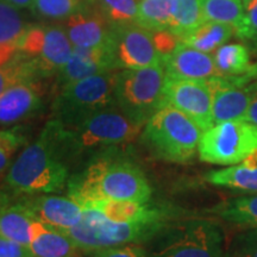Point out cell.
I'll list each match as a JSON object with an SVG mask.
<instances>
[{"label":"cell","instance_id":"1","mask_svg":"<svg viewBox=\"0 0 257 257\" xmlns=\"http://www.w3.org/2000/svg\"><path fill=\"white\" fill-rule=\"evenodd\" d=\"M70 179L69 163L60 142V124L50 119L36 141L25 147L10 166L4 186L17 195L61 192Z\"/></svg>","mask_w":257,"mask_h":257},{"label":"cell","instance_id":"2","mask_svg":"<svg viewBox=\"0 0 257 257\" xmlns=\"http://www.w3.org/2000/svg\"><path fill=\"white\" fill-rule=\"evenodd\" d=\"M152 195L153 188L144 172L126 157H99L81 174L70 178L68 181V197L82 207L99 200L147 204Z\"/></svg>","mask_w":257,"mask_h":257},{"label":"cell","instance_id":"3","mask_svg":"<svg viewBox=\"0 0 257 257\" xmlns=\"http://www.w3.org/2000/svg\"><path fill=\"white\" fill-rule=\"evenodd\" d=\"M59 124L61 148L68 163L85 154L133 142L142 130L118 107L98 112L72 126Z\"/></svg>","mask_w":257,"mask_h":257},{"label":"cell","instance_id":"4","mask_svg":"<svg viewBox=\"0 0 257 257\" xmlns=\"http://www.w3.org/2000/svg\"><path fill=\"white\" fill-rule=\"evenodd\" d=\"M202 130L178 108L163 104L147 121L141 140L156 159L188 163L198 153Z\"/></svg>","mask_w":257,"mask_h":257},{"label":"cell","instance_id":"5","mask_svg":"<svg viewBox=\"0 0 257 257\" xmlns=\"http://www.w3.org/2000/svg\"><path fill=\"white\" fill-rule=\"evenodd\" d=\"M152 257H224V233L202 218L170 220L148 242Z\"/></svg>","mask_w":257,"mask_h":257},{"label":"cell","instance_id":"6","mask_svg":"<svg viewBox=\"0 0 257 257\" xmlns=\"http://www.w3.org/2000/svg\"><path fill=\"white\" fill-rule=\"evenodd\" d=\"M170 220L173 219L119 223L107 219L93 208H83L81 221L63 231L82 252H89L125 244L148 243Z\"/></svg>","mask_w":257,"mask_h":257},{"label":"cell","instance_id":"7","mask_svg":"<svg viewBox=\"0 0 257 257\" xmlns=\"http://www.w3.org/2000/svg\"><path fill=\"white\" fill-rule=\"evenodd\" d=\"M118 70L98 74L60 88L53 102L51 119L72 126L108 108L117 107L114 96Z\"/></svg>","mask_w":257,"mask_h":257},{"label":"cell","instance_id":"8","mask_svg":"<svg viewBox=\"0 0 257 257\" xmlns=\"http://www.w3.org/2000/svg\"><path fill=\"white\" fill-rule=\"evenodd\" d=\"M163 63L140 69L118 70L114 96L117 107L133 123L143 127L165 104Z\"/></svg>","mask_w":257,"mask_h":257},{"label":"cell","instance_id":"9","mask_svg":"<svg viewBox=\"0 0 257 257\" xmlns=\"http://www.w3.org/2000/svg\"><path fill=\"white\" fill-rule=\"evenodd\" d=\"M257 152V124L248 120L223 121L204 131L198 154L202 162L218 166L242 163Z\"/></svg>","mask_w":257,"mask_h":257},{"label":"cell","instance_id":"10","mask_svg":"<svg viewBox=\"0 0 257 257\" xmlns=\"http://www.w3.org/2000/svg\"><path fill=\"white\" fill-rule=\"evenodd\" d=\"M18 53L30 61L38 78H46L68 62L73 44L62 25L31 24L19 41Z\"/></svg>","mask_w":257,"mask_h":257},{"label":"cell","instance_id":"11","mask_svg":"<svg viewBox=\"0 0 257 257\" xmlns=\"http://www.w3.org/2000/svg\"><path fill=\"white\" fill-rule=\"evenodd\" d=\"M165 104H169L194 121L202 133L213 125L212 88L208 80L166 79Z\"/></svg>","mask_w":257,"mask_h":257},{"label":"cell","instance_id":"12","mask_svg":"<svg viewBox=\"0 0 257 257\" xmlns=\"http://www.w3.org/2000/svg\"><path fill=\"white\" fill-rule=\"evenodd\" d=\"M114 60L118 70L140 69L163 63L155 32L137 24L118 27L115 31Z\"/></svg>","mask_w":257,"mask_h":257},{"label":"cell","instance_id":"13","mask_svg":"<svg viewBox=\"0 0 257 257\" xmlns=\"http://www.w3.org/2000/svg\"><path fill=\"white\" fill-rule=\"evenodd\" d=\"M212 88L213 125L223 121L244 120L253 96L257 94V80L249 85H238L224 76L208 79Z\"/></svg>","mask_w":257,"mask_h":257},{"label":"cell","instance_id":"14","mask_svg":"<svg viewBox=\"0 0 257 257\" xmlns=\"http://www.w3.org/2000/svg\"><path fill=\"white\" fill-rule=\"evenodd\" d=\"M62 28L73 47L114 49L117 27L89 5L62 22Z\"/></svg>","mask_w":257,"mask_h":257},{"label":"cell","instance_id":"15","mask_svg":"<svg viewBox=\"0 0 257 257\" xmlns=\"http://www.w3.org/2000/svg\"><path fill=\"white\" fill-rule=\"evenodd\" d=\"M35 219L67 230L76 226L82 219L83 207L70 197L50 194L24 195L18 200Z\"/></svg>","mask_w":257,"mask_h":257},{"label":"cell","instance_id":"16","mask_svg":"<svg viewBox=\"0 0 257 257\" xmlns=\"http://www.w3.org/2000/svg\"><path fill=\"white\" fill-rule=\"evenodd\" d=\"M118 70L113 48L73 47L70 59L57 75L59 88L98 74Z\"/></svg>","mask_w":257,"mask_h":257},{"label":"cell","instance_id":"17","mask_svg":"<svg viewBox=\"0 0 257 257\" xmlns=\"http://www.w3.org/2000/svg\"><path fill=\"white\" fill-rule=\"evenodd\" d=\"M166 79L208 80L219 75L213 55L179 42L163 59Z\"/></svg>","mask_w":257,"mask_h":257},{"label":"cell","instance_id":"18","mask_svg":"<svg viewBox=\"0 0 257 257\" xmlns=\"http://www.w3.org/2000/svg\"><path fill=\"white\" fill-rule=\"evenodd\" d=\"M42 92L36 80H24L0 94V126L28 119L41 110Z\"/></svg>","mask_w":257,"mask_h":257},{"label":"cell","instance_id":"19","mask_svg":"<svg viewBox=\"0 0 257 257\" xmlns=\"http://www.w3.org/2000/svg\"><path fill=\"white\" fill-rule=\"evenodd\" d=\"M32 257H81V250L63 230L35 219L29 243Z\"/></svg>","mask_w":257,"mask_h":257},{"label":"cell","instance_id":"20","mask_svg":"<svg viewBox=\"0 0 257 257\" xmlns=\"http://www.w3.org/2000/svg\"><path fill=\"white\" fill-rule=\"evenodd\" d=\"M30 25L21 10L0 0V67L17 56L19 41Z\"/></svg>","mask_w":257,"mask_h":257},{"label":"cell","instance_id":"21","mask_svg":"<svg viewBox=\"0 0 257 257\" xmlns=\"http://www.w3.org/2000/svg\"><path fill=\"white\" fill-rule=\"evenodd\" d=\"M212 55L220 76H257V63L251 62V53L245 44L226 43L218 48Z\"/></svg>","mask_w":257,"mask_h":257},{"label":"cell","instance_id":"22","mask_svg":"<svg viewBox=\"0 0 257 257\" xmlns=\"http://www.w3.org/2000/svg\"><path fill=\"white\" fill-rule=\"evenodd\" d=\"M210 213L239 229H257V193L226 199L212 207Z\"/></svg>","mask_w":257,"mask_h":257},{"label":"cell","instance_id":"23","mask_svg":"<svg viewBox=\"0 0 257 257\" xmlns=\"http://www.w3.org/2000/svg\"><path fill=\"white\" fill-rule=\"evenodd\" d=\"M205 180L211 185L252 194L257 193V166L243 161L238 165L211 170L206 173Z\"/></svg>","mask_w":257,"mask_h":257},{"label":"cell","instance_id":"24","mask_svg":"<svg viewBox=\"0 0 257 257\" xmlns=\"http://www.w3.org/2000/svg\"><path fill=\"white\" fill-rule=\"evenodd\" d=\"M232 36H234V30L231 25L217 22H204L180 37L179 42L204 53L213 54L218 48L226 44Z\"/></svg>","mask_w":257,"mask_h":257},{"label":"cell","instance_id":"25","mask_svg":"<svg viewBox=\"0 0 257 257\" xmlns=\"http://www.w3.org/2000/svg\"><path fill=\"white\" fill-rule=\"evenodd\" d=\"M32 214L21 202H14L0 211V238L29 245L31 239Z\"/></svg>","mask_w":257,"mask_h":257},{"label":"cell","instance_id":"26","mask_svg":"<svg viewBox=\"0 0 257 257\" xmlns=\"http://www.w3.org/2000/svg\"><path fill=\"white\" fill-rule=\"evenodd\" d=\"M174 0H138L136 24L147 30L168 31Z\"/></svg>","mask_w":257,"mask_h":257},{"label":"cell","instance_id":"27","mask_svg":"<svg viewBox=\"0 0 257 257\" xmlns=\"http://www.w3.org/2000/svg\"><path fill=\"white\" fill-rule=\"evenodd\" d=\"M202 23L201 0H174L169 32L180 38Z\"/></svg>","mask_w":257,"mask_h":257},{"label":"cell","instance_id":"28","mask_svg":"<svg viewBox=\"0 0 257 257\" xmlns=\"http://www.w3.org/2000/svg\"><path fill=\"white\" fill-rule=\"evenodd\" d=\"M204 22L231 25L233 30L243 18L242 0H201Z\"/></svg>","mask_w":257,"mask_h":257},{"label":"cell","instance_id":"29","mask_svg":"<svg viewBox=\"0 0 257 257\" xmlns=\"http://www.w3.org/2000/svg\"><path fill=\"white\" fill-rule=\"evenodd\" d=\"M88 5L117 28L136 24L138 0H88Z\"/></svg>","mask_w":257,"mask_h":257},{"label":"cell","instance_id":"30","mask_svg":"<svg viewBox=\"0 0 257 257\" xmlns=\"http://www.w3.org/2000/svg\"><path fill=\"white\" fill-rule=\"evenodd\" d=\"M86 8L88 0H35L30 11L43 19L64 22Z\"/></svg>","mask_w":257,"mask_h":257},{"label":"cell","instance_id":"31","mask_svg":"<svg viewBox=\"0 0 257 257\" xmlns=\"http://www.w3.org/2000/svg\"><path fill=\"white\" fill-rule=\"evenodd\" d=\"M38 76L30 61L17 54L14 60L0 67V94L10 86L24 80H37Z\"/></svg>","mask_w":257,"mask_h":257},{"label":"cell","instance_id":"32","mask_svg":"<svg viewBox=\"0 0 257 257\" xmlns=\"http://www.w3.org/2000/svg\"><path fill=\"white\" fill-rule=\"evenodd\" d=\"M243 18L234 29V36L257 55V0H242Z\"/></svg>","mask_w":257,"mask_h":257},{"label":"cell","instance_id":"33","mask_svg":"<svg viewBox=\"0 0 257 257\" xmlns=\"http://www.w3.org/2000/svg\"><path fill=\"white\" fill-rule=\"evenodd\" d=\"M224 257H257V229H246L234 234L225 248Z\"/></svg>","mask_w":257,"mask_h":257},{"label":"cell","instance_id":"34","mask_svg":"<svg viewBox=\"0 0 257 257\" xmlns=\"http://www.w3.org/2000/svg\"><path fill=\"white\" fill-rule=\"evenodd\" d=\"M87 257H152L141 244H125L86 252Z\"/></svg>","mask_w":257,"mask_h":257},{"label":"cell","instance_id":"35","mask_svg":"<svg viewBox=\"0 0 257 257\" xmlns=\"http://www.w3.org/2000/svg\"><path fill=\"white\" fill-rule=\"evenodd\" d=\"M28 138L21 127L2 128L0 130V150L16 153L19 148L24 147Z\"/></svg>","mask_w":257,"mask_h":257},{"label":"cell","instance_id":"36","mask_svg":"<svg viewBox=\"0 0 257 257\" xmlns=\"http://www.w3.org/2000/svg\"><path fill=\"white\" fill-rule=\"evenodd\" d=\"M0 257H32L29 246L14 240L0 238Z\"/></svg>","mask_w":257,"mask_h":257},{"label":"cell","instance_id":"37","mask_svg":"<svg viewBox=\"0 0 257 257\" xmlns=\"http://www.w3.org/2000/svg\"><path fill=\"white\" fill-rule=\"evenodd\" d=\"M15 153L6 152V150H0V174L8 172L10 166L12 165V156Z\"/></svg>","mask_w":257,"mask_h":257},{"label":"cell","instance_id":"38","mask_svg":"<svg viewBox=\"0 0 257 257\" xmlns=\"http://www.w3.org/2000/svg\"><path fill=\"white\" fill-rule=\"evenodd\" d=\"M11 204H14L12 193H10L5 187H0V211L9 207Z\"/></svg>","mask_w":257,"mask_h":257},{"label":"cell","instance_id":"39","mask_svg":"<svg viewBox=\"0 0 257 257\" xmlns=\"http://www.w3.org/2000/svg\"><path fill=\"white\" fill-rule=\"evenodd\" d=\"M244 120H248V121H251L253 124H257V94L253 96Z\"/></svg>","mask_w":257,"mask_h":257},{"label":"cell","instance_id":"40","mask_svg":"<svg viewBox=\"0 0 257 257\" xmlns=\"http://www.w3.org/2000/svg\"><path fill=\"white\" fill-rule=\"evenodd\" d=\"M2 2L14 6V8L18 10H24V9L30 10L32 8V5H34L35 0H2Z\"/></svg>","mask_w":257,"mask_h":257}]
</instances>
